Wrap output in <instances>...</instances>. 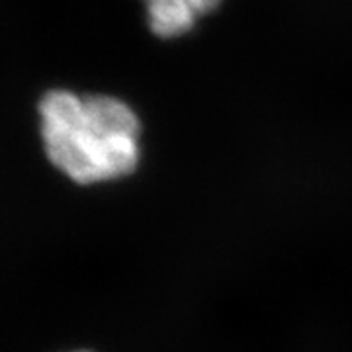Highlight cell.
<instances>
[{
  "label": "cell",
  "mask_w": 352,
  "mask_h": 352,
  "mask_svg": "<svg viewBox=\"0 0 352 352\" xmlns=\"http://www.w3.org/2000/svg\"><path fill=\"white\" fill-rule=\"evenodd\" d=\"M38 113L47 159L76 184L108 182L135 170L141 124L124 100L55 88L43 94Z\"/></svg>",
  "instance_id": "obj_1"
},
{
  "label": "cell",
  "mask_w": 352,
  "mask_h": 352,
  "mask_svg": "<svg viewBox=\"0 0 352 352\" xmlns=\"http://www.w3.org/2000/svg\"><path fill=\"white\" fill-rule=\"evenodd\" d=\"M221 0H143L147 24L163 39L188 34L201 16L214 12Z\"/></svg>",
  "instance_id": "obj_2"
},
{
  "label": "cell",
  "mask_w": 352,
  "mask_h": 352,
  "mask_svg": "<svg viewBox=\"0 0 352 352\" xmlns=\"http://www.w3.org/2000/svg\"><path fill=\"white\" fill-rule=\"evenodd\" d=\"M78 352H87V351H78Z\"/></svg>",
  "instance_id": "obj_3"
}]
</instances>
